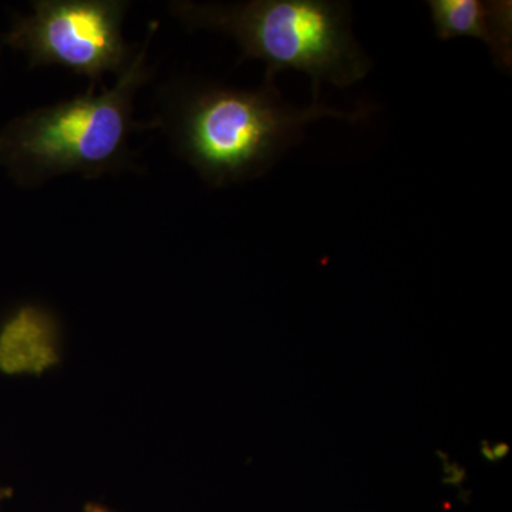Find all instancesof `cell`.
<instances>
[{"instance_id": "obj_6", "label": "cell", "mask_w": 512, "mask_h": 512, "mask_svg": "<svg viewBox=\"0 0 512 512\" xmlns=\"http://www.w3.org/2000/svg\"><path fill=\"white\" fill-rule=\"evenodd\" d=\"M87 512H109V511L103 510V508H99V507H92V508H89V510H87Z\"/></svg>"}, {"instance_id": "obj_3", "label": "cell", "mask_w": 512, "mask_h": 512, "mask_svg": "<svg viewBox=\"0 0 512 512\" xmlns=\"http://www.w3.org/2000/svg\"><path fill=\"white\" fill-rule=\"evenodd\" d=\"M171 15L190 30H214L238 43L241 59L266 64L265 80L284 70L312 79L313 101L320 84L349 87L369 73L372 63L350 29L348 3L329 0H251L197 3L175 0Z\"/></svg>"}, {"instance_id": "obj_5", "label": "cell", "mask_w": 512, "mask_h": 512, "mask_svg": "<svg viewBox=\"0 0 512 512\" xmlns=\"http://www.w3.org/2000/svg\"><path fill=\"white\" fill-rule=\"evenodd\" d=\"M440 40L476 37L490 49L497 66L511 70L512 6L505 0H429Z\"/></svg>"}, {"instance_id": "obj_2", "label": "cell", "mask_w": 512, "mask_h": 512, "mask_svg": "<svg viewBox=\"0 0 512 512\" xmlns=\"http://www.w3.org/2000/svg\"><path fill=\"white\" fill-rule=\"evenodd\" d=\"M158 28L151 22L144 45L111 89L40 107L13 120L0 133V161L16 181L37 187L66 174L84 178L134 168L128 143L138 130L158 127V121L134 119V97L150 79L148 45Z\"/></svg>"}, {"instance_id": "obj_1", "label": "cell", "mask_w": 512, "mask_h": 512, "mask_svg": "<svg viewBox=\"0 0 512 512\" xmlns=\"http://www.w3.org/2000/svg\"><path fill=\"white\" fill-rule=\"evenodd\" d=\"M370 107L345 113L313 101L295 109L281 99L275 82L259 89L218 84H175L165 99L158 127L170 134L178 156L214 187L241 183L265 174L302 140L303 130L322 117L355 123Z\"/></svg>"}, {"instance_id": "obj_4", "label": "cell", "mask_w": 512, "mask_h": 512, "mask_svg": "<svg viewBox=\"0 0 512 512\" xmlns=\"http://www.w3.org/2000/svg\"><path fill=\"white\" fill-rule=\"evenodd\" d=\"M16 20L3 43L29 56L30 67L59 66L86 76L89 90L104 74L120 76L133 52L123 37L126 0H37Z\"/></svg>"}]
</instances>
